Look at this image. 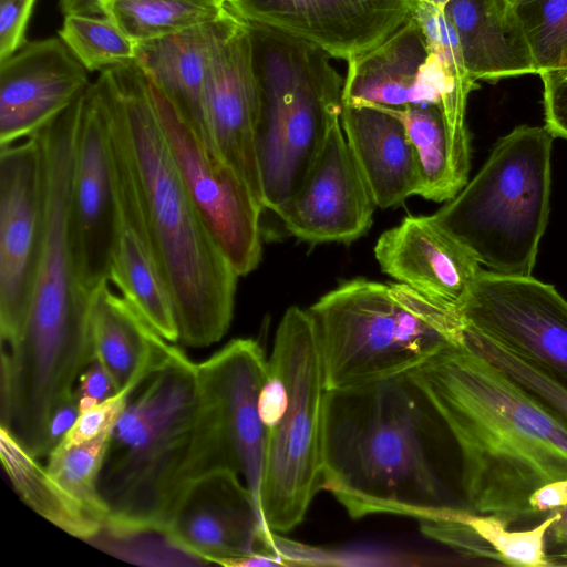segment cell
Returning <instances> with one entry per match:
<instances>
[{
  "label": "cell",
  "mask_w": 567,
  "mask_h": 567,
  "mask_svg": "<svg viewBox=\"0 0 567 567\" xmlns=\"http://www.w3.org/2000/svg\"><path fill=\"white\" fill-rule=\"evenodd\" d=\"M450 454L458 453L449 429L409 373L326 391L322 488L350 517L422 520L468 509Z\"/></svg>",
  "instance_id": "obj_1"
},
{
  "label": "cell",
  "mask_w": 567,
  "mask_h": 567,
  "mask_svg": "<svg viewBox=\"0 0 567 567\" xmlns=\"http://www.w3.org/2000/svg\"><path fill=\"white\" fill-rule=\"evenodd\" d=\"M409 374L451 433L465 506L509 524L535 516V491L567 478V421L463 340Z\"/></svg>",
  "instance_id": "obj_2"
},
{
  "label": "cell",
  "mask_w": 567,
  "mask_h": 567,
  "mask_svg": "<svg viewBox=\"0 0 567 567\" xmlns=\"http://www.w3.org/2000/svg\"><path fill=\"white\" fill-rule=\"evenodd\" d=\"M92 83L125 155L179 341L214 344L230 327L239 276L186 188L136 62L106 69Z\"/></svg>",
  "instance_id": "obj_3"
},
{
  "label": "cell",
  "mask_w": 567,
  "mask_h": 567,
  "mask_svg": "<svg viewBox=\"0 0 567 567\" xmlns=\"http://www.w3.org/2000/svg\"><path fill=\"white\" fill-rule=\"evenodd\" d=\"M82 102L83 95L35 133L45 163L44 246L23 330L13 344L1 346L11 404L39 421L75 399V381L95 361L92 296L81 284L69 231Z\"/></svg>",
  "instance_id": "obj_4"
},
{
  "label": "cell",
  "mask_w": 567,
  "mask_h": 567,
  "mask_svg": "<svg viewBox=\"0 0 567 567\" xmlns=\"http://www.w3.org/2000/svg\"><path fill=\"white\" fill-rule=\"evenodd\" d=\"M202 403L197 363L173 346L130 394L99 477L111 534L162 532L188 482Z\"/></svg>",
  "instance_id": "obj_5"
},
{
  "label": "cell",
  "mask_w": 567,
  "mask_h": 567,
  "mask_svg": "<svg viewBox=\"0 0 567 567\" xmlns=\"http://www.w3.org/2000/svg\"><path fill=\"white\" fill-rule=\"evenodd\" d=\"M326 390L349 389L410 373L462 342L452 305L396 282L346 281L308 309Z\"/></svg>",
  "instance_id": "obj_6"
},
{
  "label": "cell",
  "mask_w": 567,
  "mask_h": 567,
  "mask_svg": "<svg viewBox=\"0 0 567 567\" xmlns=\"http://www.w3.org/2000/svg\"><path fill=\"white\" fill-rule=\"evenodd\" d=\"M326 391L312 319L292 306L277 328L258 401L266 433L260 507L272 533L298 526L322 488Z\"/></svg>",
  "instance_id": "obj_7"
},
{
  "label": "cell",
  "mask_w": 567,
  "mask_h": 567,
  "mask_svg": "<svg viewBox=\"0 0 567 567\" xmlns=\"http://www.w3.org/2000/svg\"><path fill=\"white\" fill-rule=\"evenodd\" d=\"M249 24L260 90L262 205L277 214L302 186L329 131L341 121L344 80L324 52Z\"/></svg>",
  "instance_id": "obj_8"
},
{
  "label": "cell",
  "mask_w": 567,
  "mask_h": 567,
  "mask_svg": "<svg viewBox=\"0 0 567 567\" xmlns=\"http://www.w3.org/2000/svg\"><path fill=\"white\" fill-rule=\"evenodd\" d=\"M554 136L519 125L433 216L491 271L529 277L546 229Z\"/></svg>",
  "instance_id": "obj_9"
},
{
  "label": "cell",
  "mask_w": 567,
  "mask_h": 567,
  "mask_svg": "<svg viewBox=\"0 0 567 567\" xmlns=\"http://www.w3.org/2000/svg\"><path fill=\"white\" fill-rule=\"evenodd\" d=\"M47 230V178L37 134L0 146V337L10 347L30 308Z\"/></svg>",
  "instance_id": "obj_10"
},
{
  "label": "cell",
  "mask_w": 567,
  "mask_h": 567,
  "mask_svg": "<svg viewBox=\"0 0 567 567\" xmlns=\"http://www.w3.org/2000/svg\"><path fill=\"white\" fill-rule=\"evenodd\" d=\"M147 82L157 117L198 213L236 274H250L261 258L262 205L235 171L199 142L172 102Z\"/></svg>",
  "instance_id": "obj_11"
},
{
  "label": "cell",
  "mask_w": 567,
  "mask_h": 567,
  "mask_svg": "<svg viewBox=\"0 0 567 567\" xmlns=\"http://www.w3.org/2000/svg\"><path fill=\"white\" fill-rule=\"evenodd\" d=\"M455 309L465 326L567 383V300L554 286L482 269Z\"/></svg>",
  "instance_id": "obj_12"
},
{
  "label": "cell",
  "mask_w": 567,
  "mask_h": 567,
  "mask_svg": "<svg viewBox=\"0 0 567 567\" xmlns=\"http://www.w3.org/2000/svg\"><path fill=\"white\" fill-rule=\"evenodd\" d=\"M163 533L205 565L236 567L258 555L281 558L251 493L228 468L188 482L175 499Z\"/></svg>",
  "instance_id": "obj_13"
},
{
  "label": "cell",
  "mask_w": 567,
  "mask_h": 567,
  "mask_svg": "<svg viewBox=\"0 0 567 567\" xmlns=\"http://www.w3.org/2000/svg\"><path fill=\"white\" fill-rule=\"evenodd\" d=\"M116 226L106 120L91 83L83 95L69 206L74 262L81 284L91 296L110 281Z\"/></svg>",
  "instance_id": "obj_14"
},
{
  "label": "cell",
  "mask_w": 567,
  "mask_h": 567,
  "mask_svg": "<svg viewBox=\"0 0 567 567\" xmlns=\"http://www.w3.org/2000/svg\"><path fill=\"white\" fill-rule=\"evenodd\" d=\"M249 23L346 62L382 43L413 12L412 0H231Z\"/></svg>",
  "instance_id": "obj_15"
},
{
  "label": "cell",
  "mask_w": 567,
  "mask_h": 567,
  "mask_svg": "<svg viewBox=\"0 0 567 567\" xmlns=\"http://www.w3.org/2000/svg\"><path fill=\"white\" fill-rule=\"evenodd\" d=\"M204 109L213 155L235 171L262 205L257 157L260 90L251 28L240 17L210 59Z\"/></svg>",
  "instance_id": "obj_16"
},
{
  "label": "cell",
  "mask_w": 567,
  "mask_h": 567,
  "mask_svg": "<svg viewBox=\"0 0 567 567\" xmlns=\"http://www.w3.org/2000/svg\"><path fill=\"white\" fill-rule=\"evenodd\" d=\"M197 368L200 384L214 404L233 470L261 513L266 433L258 401L268 368L264 350L254 339H234Z\"/></svg>",
  "instance_id": "obj_17"
},
{
  "label": "cell",
  "mask_w": 567,
  "mask_h": 567,
  "mask_svg": "<svg viewBox=\"0 0 567 567\" xmlns=\"http://www.w3.org/2000/svg\"><path fill=\"white\" fill-rule=\"evenodd\" d=\"M374 206L340 121L329 131L302 186L277 215L302 241L350 243L369 230Z\"/></svg>",
  "instance_id": "obj_18"
},
{
  "label": "cell",
  "mask_w": 567,
  "mask_h": 567,
  "mask_svg": "<svg viewBox=\"0 0 567 567\" xmlns=\"http://www.w3.org/2000/svg\"><path fill=\"white\" fill-rule=\"evenodd\" d=\"M87 70L58 38L27 41L0 60V146L28 138L90 86Z\"/></svg>",
  "instance_id": "obj_19"
},
{
  "label": "cell",
  "mask_w": 567,
  "mask_h": 567,
  "mask_svg": "<svg viewBox=\"0 0 567 567\" xmlns=\"http://www.w3.org/2000/svg\"><path fill=\"white\" fill-rule=\"evenodd\" d=\"M106 120L117 205L110 282L168 342L179 340L175 309L156 262L123 150Z\"/></svg>",
  "instance_id": "obj_20"
},
{
  "label": "cell",
  "mask_w": 567,
  "mask_h": 567,
  "mask_svg": "<svg viewBox=\"0 0 567 567\" xmlns=\"http://www.w3.org/2000/svg\"><path fill=\"white\" fill-rule=\"evenodd\" d=\"M374 256L381 270L398 282L454 307L482 270L472 252L433 215L406 216L383 231Z\"/></svg>",
  "instance_id": "obj_21"
},
{
  "label": "cell",
  "mask_w": 567,
  "mask_h": 567,
  "mask_svg": "<svg viewBox=\"0 0 567 567\" xmlns=\"http://www.w3.org/2000/svg\"><path fill=\"white\" fill-rule=\"evenodd\" d=\"M238 19L230 8L219 20L140 41L136 47V64L210 153L204 109L206 76L215 50Z\"/></svg>",
  "instance_id": "obj_22"
},
{
  "label": "cell",
  "mask_w": 567,
  "mask_h": 567,
  "mask_svg": "<svg viewBox=\"0 0 567 567\" xmlns=\"http://www.w3.org/2000/svg\"><path fill=\"white\" fill-rule=\"evenodd\" d=\"M341 126L375 206L395 207L417 195L419 159L398 117L373 104L342 103Z\"/></svg>",
  "instance_id": "obj_23"
},
{
  "label": "cell",
  "mask_w": 567,
  "mask_h": 567,
  "mask_svg": "<svg viewBox=\"0 0 567 567\" xmlns=\"http://www.w3.org/2000/svg\"><path fill=\"white\" fill-rule=\"evenodd\" d=\"M454 28L473 80L537 74L534 59L511 0H451L443 9Z\"/></svg>",
  "instance_id": "obj_24"
},
{
  "label": "cell",
  "mask_w": 567,
  "mask_h": 567,
  "mask_svg": "<svg viewBox=\"0 0 567 567\" xmlns=\"http://www.w3.org/2000/svg\"><path fill=\"white\" fill-rule=\"evenodd\" d=\"M91 328L95 360L116 392H133L168 357V343L121 295L103 282L92 295Z\"/></svg>",
  "instance_id": "obj_25"
},
{
  "label": "cell",
  "mask_w": 567,
  "mask_h": 567,
  "mask_svg": "<svg viewBox=\"0 0 567 567\" xmlns=\"http://www.w3.org/2000/svg\"><path fill=\"white\" fill-rule=\"evenodd\" d=\"M427 54L425 35L412 16L382 43L347 62L342 103L410 105L419 70Z\"/></svg>",
  "instance_id": "obj_26"
},
{
  "label": "cell",
  "mask_w": 567,
  "mask_h": 567,
  "mask_svg": "<svg viewBox=\"0 0 567 567\" xmlns=\"http://www.w3.org/2000/svg\"><path fill=\"white\" fill-rule=\"evenodd\" d=\"M561 508L527 530H509L505 519L463 508L447 516L420 520L423 535L462 555L527 567L554 566L546 554V535Z\"/></svg>",
  "instance_id": "obj_27"
},
{
  "label": "cell",
  "mask_w": 567,
  "mask_h": 567,
  "mask_svg": "<svg viewBox=\"0 0 567 567\" xmlns=\"http://www.w3.org/2000/svg\"><path fill=\"white\" fill-rule=\"evenodd\" d=\"M377 106L404 125L420 165L417 195L439 203L455 197L468 182L471 145L467 126L450 122L434 104Z\"/></svg>",
  "instance_id": "obj_28"
},
{
  "label": "cell",
  "mask_w": 567,
  "mask_h": 567,
  "mask_svg": "<svg viewBox=\"0 0 567 567\" xmlns=\"http://www.w3.org/2000/svg\"><path fill=\"white\" fill-rule=\"evenodd\" d=\"M0 455L4 471L22 501L68 534L92 540L104 524L73 501L49 475L37 457L0 427Z\"/></svg>",
  "instance_id": "obj_29"
},
{
  "label": "cell",
  "mask_w": 567,
  "mask_h": 567,
  "mask_svg": "<svg viewBox=\"0 0 567 567\" xmlns=\"http://www.w3.org/2000/svg\"><path fill=\"white\" fill-rule=\"evenodd\" d=\"M101 9L136 42L206 24L230 11L227 0H102Z\"/></svg>",
  "instance_id": "obj_30"
},
{
  "label": "cell",
  "mask_w": 567,
  "mask_h": 567,
  "mask_svg": "<svg viewBox=\"0 0 567 567\" xmlns=\"http://www.w3.org/2000/svg\"><path fill=\"white\" fill-rule=\"evenodd\" d=\"M59 37L89 71L135 62L137 42L105 16H64Z\"/></svg>",
  "instance_id": "obj_31"
},
{
  "label": "cell",
  "mask_w": 567,
  "mask_h": 567,
  "mask_svg": "<svg viewBox=\"0 0 567 567\" xmlns=\"http://www.w3.org/2000/svg\"><path fill=\"white\" fill-rule=\"evenodd\" d=\"M112 431L81 445L54 447L45 466L54 482L104 526L107 508L99 494L97 483Z\"/></svg>",
  "instance_id": "obj_32"
},
{
  "label": "cell",
  "mask_w": 567,
  "mask_h": 567,
  "mask_svg": "<svg viewBox=\"0 0 567 567\" xmlns=\"http://www.w3.org/2000/svg\"><path fill=\"white\" fill-rule=\"evenodd\" d=\"M462 338L470 348L497 365L567 421V383L550 371L516 355L468 326L463 324Z\"/></svg>",
  "instance_id": "obj_33"
},
{
  "label": "cell",
  "mask_w": 567,
  "mask_h": 567,
  "mask_svg": "<svg viewBox=\"0 0 567 567\" xmlns=\"http://www.w3.org/2000/svg\"><path fill=\"white\" fill-rule=\"evenodd\" d=\"M515 9L537 74L558 70L567 53V0H523Z\"/></svg>",
  "instance_id": "obj_34"
},
{
  "label": "cell",
  "mask_w": 567,
  "mask_h": 567,
  "mask_svg": "<svg viewBox=\"0 0 567 567\" xmlns=\"http://www.w3.org/2000/svg\"><path fill=\"white\" fill-rule=\"evenodd\" d=\"M100 547L136 564L151 565H205L203 561L175 545L162 532H134L111 534L104 529L92 540Z\"/></svg>",
  "instance_id": "obj_35"
},
{
  "label": "cell",
  "mask_w": 567,
  "mask_h": 567,
  "mask_svg": "<svg viewBox=\"0 0 567 567\" xmlns=\"http://www.w3.org/2000/svg\"><path fill=\"white\" fill-rule=\"evenodd\" d=\"M131 393L127 390L117 392L99 402L93 409L79 414L72 427L55 447L69 449L81 445L112 431L123 413Z\"/></svg>",
  "instance_id": "obj_36"
},
{
  "label": "cell",
  "mask_w": 567,
  "mask_h": 567,
  "mask_svg": "<svg viewBox=\"0 0 567 567\" xmlns=\"http://www.w3.org/2000/svg\"><path fill=\"white\" fill-rule=\"evenodd\" d=\"M35 0H0V60H4L25 42L28 23Z\"/></svg>",
  "instance_id": "obj_37"
},
{
  "label": "cell",
  "mask_w": 567,
  "mask_h": 567,
  "mask_svg": "<svg viewBox=\"0 0 567 567\" xmlns=\"http://www.w3.org/2000/svg\"><path fill=\"white\" fill-rule=\"evenodd\" d=\"M544 85L545 127L554 137L567 140V75L539 73Z\"/></svg>",
  "instance_id": "obj_38"
},
{
  "label": "cell",
  "mask_w": 567,
  "mask_h": 567,
  "mask_svg": "<svg viewBox=\"0 0 567 567\" xmlns=\"http://www.w3.org/2000/svg\"><path fill=\"white\" fill-rule=\"evenodd\" d=\"M117 393L102 364L93 361L80 375L75 395H90L100 402Z\"/></svg>",
  "instance_id": "obj_39"
},
{
  "label": "cell",
  "mask_w": 567,
  "mask_h": 567,
  "mask_svg": "<svg viewBox=\"0 0 567 567\" xmlns=\"http://www.w3.org/2000/svg\"><path fill=\"white\" fill-rule=\"evenodd\" d=\"M529 506L536 515L567 506V478L550 482L539 487L529 498Z\"/></svg>",
  "instance_id": "obj_40"
},
{
  "label": "cell",
  "mask_w": 567,
  "mask_h": 567,
  "mask_svg": "<svg viewBox=\"0 0 567 567\" xmlns=\"http://www.w3.org/2000/svg\"><path fill=\"white\" fill-rule=\"evenodd\" d=\"M79 416L76 401L60 408L52 416L49 429L51 451L61 442Z\"/></svg>",
  "instance_id": "obj_41"
},
{
  "label": "cell",
  "mask_w": 567,
  "mask_h": 567,
  "mask_svg": "<svg viewBox=\"0 0 567 567\" xmlns=\"http://www.w3.org/2000/svg\"><path fill=\"white\" fill-rule=\"evenodd\" d=\"M101 2L102 0H59V7L64 16L71 13L103 16Z\"/></svg>",
  "instance_id": "obj_42"
},
{
  "label": "cell",
  "mask_w": 567,
  "mask_h": 567,
  "mask_svg": "<svg viewBox=\"0 0 567 567\" xmlns=\"http://www.w3.org/2000/svg\"><path fill=\"white\" fill-rule=\"evenodd\" d=\"M100 401L90 395H80L76 396V405L79 410V414L84 413L91 409H93Z\"/></svg>",
  "instance_id": "obj_43"
},
{
  "label": "cell",
  "mask_w": 567,
  "mask_h": 567,
  "mask_svg": "<svg viewBox=\"0 0 567 567\" xmlns=\"http://www.w3.org/2000/svg\"><path fill=\"white\" fill-rule=\"evenodd\" d=\"M417 2H425L431 6H434L440 9H444V7L451 1V0H412Z\"/></svg>",
  "instance_id": "obj_44"
},
{
  "label": "cell",
  "mask_w": 567,
  "mask_h": 567,
  "mask_svg": "<svg viewBox=\"0 0 567 567\" xmlns=\"http://www.w3.org/2000/svg\"><path fill=\"white\" fill-rule=\"evenodd\" d=\"M557 558L564 560L560 563L561 565H567V549L564 550L561 554L557 555Z\"/></svg>",
  "instance_id": "obj_45"
},
{
  "label": "cell",
  "mask_w": 567,
  "mask_h": 567,
  "mask_svg": "<svg viewBox=\"0 0 567 567\" xmlns=\"http://www.w3.org/2000/svg\"><path fill=\"white\" fill-rule=\"evenodd\" d=\"M567 68V53L565 54L564 59L561 60L560 66L558 70L566 69Z\"/></svg>",
  "instance_id": "obj_46"
},
{
  "label": "cell",
  "mask_w": 567,
  "mask_h": 567,
  "mask_svg": "<svg viewBox=\"0 0 567 567\" xmlns=\"http://www.w3.org/2000/svg\"><path fill=\"white\" fill-rule=\"evenodd\" d=\"M554 72H556L559 75H567V68L561 70H555Z\"/></svg>",
  "instance_id": "obj_47"
},
{
  "label": "cell",
  "mask_w": 567,
  "mask_h": 567,
  "mask_svg": "<svg viewBox=\"0 0 567 567\" xmlns=\"http://www.w3.org/2000/svg\"><path fill=\"white\" fill-rule=\"evenodd\" d=\"M520 1H523V0H511V2H513L514 4H516V3L520 2Z\"/></svg>",
  "instance_id": "obj_48"
},
{
  "label": "cell",
  "mask_w": 567,
  "mask_h": 567,
  "mask_svg": "<svg viewBox=\"0 0 567 567\" xmlns=\"http://www.w3.org/2000/svg\"><path fill=\"white\" fill-rule=\"evenodd\" d=\"M229 1H231V0H227V2H229Z\"/></svg>",
  "instance_id": "obj_49"
}]
</instances>
